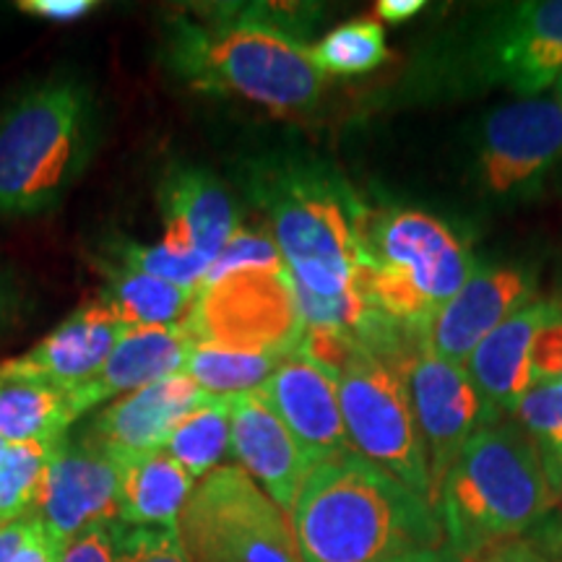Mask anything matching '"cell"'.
Instances as JSON below:
<instances>
[{
  "mask_svg": "<svg viewBox=\"0 0 562 562\" xmlns=\"http://www.w3.org/2000/svg\"><path fill=\"white\" fill-rule=\"evenodd\" d=\"M562 76V0H524L482 9L427 53L419 91L505 87L537 97Z\"/></svg>",
  "mask_w": 562,
  "mask_h": 562,
  "instance_id": "cell-6",
  "label": "cell"
},
{
  "mask_svg": "<svg viewBox=\"0 0 562 562\" xmlns=\"http://www.w3.org/2000/svg\"><path fill=\"white\" fill-rule=\"evenodd\" d=\"M123 467L87 435H66L47 459L37 521L60 550L89 526L115 521Z\"/></svg>",
  "mask_w": 562,
  "mask_h": 562,
  "instance_id": "cell-12",
  "label": "cell"
},
{
  "mask_svg": "<svg viewBox=\"0 0 562 562\" xmlns=\"http://www.w3.org/2000/svg\"><path fill=\"white\" fill-rule=\"evenodd\" d=\"M117 562H191L178 526H121Z\"/></svg>",
  "mask_w": 562,
  "mask_h": 562,
  "instance_id": "cell-32",
  "label": "cell"
},
{
  "mask_svg": "<svg viewBox=\"0 0 562 562\" xmlns=\"http://www.w3.org/2000/svg\"><path fill=\"white\" fill-rule=\"evenodd\" d=\"M531 375L533 383H554L562 378V305L558 302L531 344Z\"/></svg>",
  "mask_w": 562,
  "mask_h": 562,
  "instance_id": "cell-34",
  "label": "cell"
},
{
  "mask_svg": "<svg viewBox=\"0 0 562 562\" xmlns=\"http://www.w3.org/2000/svg\"><path fill=\"white\" fill-rule=\"evenodd\" d=\"M438 562H461V558L451 550V547H442Z\"/></svg>",
  "mask_w": 562,
  "mask_h": 562,
  "instance_id": "cell-42",
  "label": "cell"
},
{
  "mask_svg": "<svg viewBox=\"0 0 562 562\" xmlns=\"http://www.w3.org/2000/svg\"><path fill=\"white\" fill-rule=\"evenodd\" d=\"M560 383H562V378H560Z\"/></svg>",
  "mask_w": 562,
  "mask_h": 562,
  "instance_id": "cell-45",
  "label": "cell"
},
{
  "mask_svg": "<svg viewBox=\"0 0 562 562\" xmlns=\"http://www.w3.org/2000/svg\"><path fill=\"white\" fill-rule=\"evenodd\" d=\"M5 448H9V442H5L3 438H0V459H3V453H5Z\"/></svg>",
  "mask_w": 562,
  "mask_h": 562,
  "instance_id": "cell-44",
  "label": "cell"
},
{
  "mask_svg": "<svg viewBox=\"0 0 562 562\" xmlns=\"http://www.w3.org/2000/svg\"><path fill=\"white\" fill-rule=\"evenodd\" d=\"M195 480L167 451L123 463L117 521L125 526H178Z\"/></svg>",
  "mask_w": 562,
  "mask_h": 562,
  "instance_id": "cell-23",
  "label": "cell"
},
{
  "mask_svg": "<svg viewBox=\"0 0 562 562\" xmlns=\"http://www.w3.org/2000/svg\"><path fill=\"white\" fill-rule=\"evenodd\" d=\"M53 446L9 442L0 459V529L34 516Z\"/></svg>",
  "mask_w": 562,
  "mask_h": 562,
  "instance_id": "cell-28",
  "label": "cell"
},
{
  "mask_svg": "<svg viewBox=\"0 0 562 562\" xmlns=\"http://www.w3.org/2000/svg\"><path fill=\"white\" fill-rule=\"evenodd\" d=\"M524 432L542 451L552 480L560 484L554 467H562V383H533L516 406Z\"/></svg>",
  "mask_w": 562,
  "mask_h": 562,
  "instance_id": "cell-30",
  "label": "cell"
},
{
  "mask_svg": "<svg viewBox=\"0 0 562 562\" xmlns=\"http://www.w3.org/2000/svg\"><path fill=\"white\" fill-rule=\"evenodd\" d=\"M161 245L180 258L211 263L240 224V206L227 186L203 167L178 165L159 182Z\"/></svg>",
  "mask_w": 562,
  "mask_h": 562,
  "instance_id": "cell-16",
  "label": "cell"
},
{
  "mask_svg": "<svg viewBox=\"0 0 562 562\" xmlns=\"http://www.w3.org/2000/svg\"><path fill=\"white\" fill-rule=\"evenodd\" d=\"M290 355L279 351H237L211 344H193L186 362V375L214 396L258 391L273 375V370Z\"/></svg>",
  "mask_w": 562,
  "mask_h": 562,
  "instance_id": "cell-25",
  "label": "cell"
},
{
  "mask_svg": "<svg viewBox=\"0 0 562 562\" xmlns=\"http://www.w3.org/2000/svg\"><path fill=\"white\" fill-rule=\"evenodd\" d=\"M191 349L193 339L182 328V323L180 326L131 328L112 349L102 370L79 389L66 393L70 412L79 419L94 406L178 375L186 370Z\"/></svg>",
  "mask_w": 562,
  "mask_h": 562,
  "instance_id": "cell-20",
  "label": "cell"
},
{
  "mask_svg": "<svg viewBox=\"0 0 562 562\" xmlns=\"http://www.w3.org/2000/svg\"><path fill=\"white\" fill-rule=\"evenodd\" d=\"M414 417L430 461V480L438 505L440 484L459 459L461 448L476 430L495 422L482 393L476 391L467 368L446 362L425 347L404 370Z\"/></svg>",
  "mask_w": 562,
  "mask_h": 562,
  "instance_id": "cell-13",
  "label": "cell"
},
{
  "mask_svg": "<svg viewBox=\"0 0 562 562\" xmlns=\"http://www.w3.org/2000/svg\"><path fill=\"white\" fill-rule=\"evenodd\" d=\"M175 13L161 32L159 58L175 79L203 94L240 97L297 115L323 97L307 34L318 5L307 3H209Z\"/></svg>",
  "mask_w": 562,
  "mask_h": 562,
  "instance_id": "cell-1",
  "label": "cell"
},
{
  "mask_svg": "<svg viewBox=\"0 0 562 562\" xmlns=\"http://www.w3.org/2000/svg\"><path fill=\"white\" fill-rule=\"evenodd\" d=\"M554 503L558 482L537 442L497 422L467 440L438 492L442 531L461 560L518 539Z\"/></svg>",
  "mask_w": 562,
  "mask_h": 562,
  "instance_id": "cell-5",
  "label": "cell"
},
{
  "mask_svg": "<svg viewBox=\"0 0 562 562\" xmlns=\"http://www.w3.org/2000/svg\"><path fill=\"white\" fill-rule=\"evenodd\" d=\"M229 442L245 472L290 516L294 497L313 467L258 391L232 396Z\"/></svg>",
  "mask_w": 562,
  "mask_h": 562,
  "instance_id": "cell-19",
  "label": "cell"
},
{
  "mask_svg": "<svg viewBox=\"0 0 562 562\" xmlns=\"http://www.w3.org/2000/svg\"><path fill=\"white\" fill-rule=\"evenodd\" d=\"M211 398L214 393H206L191 375L178 372L110 402L91 417L83 435L123 467L165 451L175 427Z\"/></svg>",
  "mask_w": 562,
  "mask_h": 562,
  "instance_id": "cell-14",
  "label": "cell"
},
{
  "mask_svg": "<svg viewBox=\"0 0 562 562\" xmlns=\"http://www.w3.org/2000/svg\"><path fill=\"white\" fill-rule=\"evenodd\" d=\"M531 302V281L518 269H476V273L427 326V347L446 362L467 368L474 349Z\"/></svg>",
  "mask_w": 562,
  "mask_h": 562,
  "instance_id": "cell-18",
  "label": "cell"
},
{
  "mask_svg": "<svg viewBox=\"0 0 562 562\" xmlns=\"http://www.w3.org/2000/svg\"><path fill=\"white\" fill-rule=\"evenodd\" d=\"M554 100H558L560 108H562V76H560V81L554 83Z\"/></svg>",
  "mask_w": 562,
  "mask_h": 562,
  "instance_id": "cell-43",
  "label": "cell"
},
{
  "mask_svg": "<svg viewBox=\"0 0 562 562\" xmlns=\"http://www.w3.org/2000/svg\"><path fill=\"white\" fill-rule=\"evenodd\" d=\"M100 250L102 256L128 266L133 271L149 273V277L165 279L178 286H191V290H199L209 271L206 263L193 261V258L172 256L161 243L140 245L136 240H131V237H110V240L102 243Z\"/></svg>",
  "mask_w": 562,
  "mask_h": 562,
  "instance_id": "cell-29",
  "label": "cell"
},
{
  "mask_svg": "<svg viewBox=\"0 0 562 562\" xmlns=\"http://www.w3.org/2000/svg\"><path fill=\"white\" fill-rule=\"evenodd\" d=\"M290 521L300 562H381L442 547L438 508L360 453L315 463Z\"/></svg>",
  "mask_w": 562,
  "mask_h": 562,
  "instance_id": "cell-2",
  "label": "cell"
},
{
  "mask_svg": "<svg viewBox=\"0 0 562 562\" xmlns=\"http://www.w3.org/2000/svg\"><path fill=\"white\" fill-rule=\"evenodd\" d=\"M554 302H529L492 331L467 360V372L492 412H516L533 385L531 344Z\"/></svg>",
  "mask_w": 562,
  "mask_h": 562,
  "instance_id": "cell-21",
  "label": "cell"
},
{
  "mask_svg": "<svg viewBox=\"0 0 562 562\" xmlns=\"http://www.w3.org/2000/svg\"><path fill=\"white\" fill-rule=\"evenodd\" d=\"M178 529L191 562H300L290 516L240 467L203 476Z\"/></svg>",
  "mask_w": 562,
  "mask_h": 562,
  "instance_id": "cell-9",
  "label": "cell"
},
{
  "mask_svg": "<svg viewBox=\"0 0 562 562\" xmlns=\"http://www.w3.org/2000/svg\"><path fill=\"white\" fill-rule=\"evenodd\" d=\"M91 263L104 279L100 300L128 328L180 326L199 294L191 286H178L149 273L133 271L102 252Z\"/></svg>",
  "mask_w": 562,
  "mask_h": 562,
  "instance_id": "cell-22",
  "label": "cell"
},
{
  "mask_svg": "<svg viewBox=\"0 0 562 562\" xmlns=\"http://www.w3.org/2000/svg\"><path fill=\"white\" fill-rule=\"evenodd\" d=\"M328 378L339 393L351 448L435 505L430 461L414 417L404 372L375 360L355 339L347 360L328 372Z\"/></svg>",
  "mask_w": 562,
  "mask_h": 562,
  "instance_id": "cell-8",
  "label": "cell"
},
{
  "mask_svg": "<svg viewBox=\"0 0 562 562\" xmlns=\"http://www.w3.org/2000/svg\"><path fill=\"white\" fill-rule=\"evenodd\" d=\"M440 550H442V547H440ZM440 550L398 554V558H389V560H381V562H438L440 560Z\"/></svg>",
  "mask_w": 562,
  "mask_h": 562,
  "instance_id": "cell-41",
  "label": "cell"
},
{
  "mask_svg": "<svg viewBox=\"0 0 562 562\" xmlns=\"http://www.w3.org/2000/svg\"><path fill=\"white\" fill-rule=\"evenodd\" d=\"M131 328L104 302L89 300L24 355L0 362V378L70 393L94 378Z\"/></svg>",
  "mask_w": 562,
  "mask_h": 562,
  "instance_id": "cell-15",
  "label": "cell"
},
{
  "mask_svg": "<svg viewBox=\"0 0 562 562\" xmlns=\"http://www.w3.org/2000/svg\"><path fill=\"white\" fill-rule=\"evenodd\" d=\"M311 58L323 76L370 74L389 58L383 24L372 16L347 21L315 42Z\"/></svg>",
  "mask_w": 562,
  "mask_h": 562,
  "instance_id": "cell-27",
  "label": "cell"
},
{
  "mask_svg": "<svg viewBox=\"0 0 562 562\" xmlns=\"http://www.w3.org/2000/svg\"><path fill=\"white\" fill-rule=\"evenodd\" d=\"M461 562H550V560L544 558V552L539 550L537 544L513 539V542L495 544L490 547V550H484L480 554H474V558L461 560Z\"/></svg>",
  "mask_w": 562,
  "mask_h": 562,
  "instance_id": "cell-38",
  "label": "cell"
},
{
  "mask_svg": "<svg viewBox=\"0 0 562 562\" xmlns=\"http://www.w3.org/2000/svg\"><path fill=\"white\" fill-rule=\"evenodd\" d=\"M427 9L425 0H378L375 13L391 24H402Z\"/></svg>",
  "mask_w": 562,
  "mask_h": 562,
  "instance_id": "cell-39",
  "label": "cell"
},
{
  "mask_svg": "<svg viewBox=\"0 0 562 562\" xmlns=\"http://www.w3.org/2000/svg\"><path fill=\"white\" fill-rule=\"evenodd\" d=\"M16 9L26 16L70 24V21L87 19L89 13L100 9V3L97 0H19Z\"/></svg>",
  "mask_w": 562,
  "mask_h": 562,
  "instance_id": "cell-36",
  "label": "cell"
},
{
  "mask_svg": "<svg viewBox=\"0 0 562 562\" xmlns=\"http://www.w3.org/2000/svg\"><path fill=\"white\" fill-rule=\"evenodd\" d=\"M121 521L89 526L74 537L60 554V562H117L121 554Z\"/></svg>",
  "mask_w": 562,
  "mask_h": 562,
  "instance_id": "cell-33",
  "label": "cell"
},
{
  "mask_svg": "<svg viewBox=\"0 0 562 562\" xmlns=\"http://www.w3.org/2000/svg\"><path fill=\"white\" fill-rule=\"evenodd\" d=\"M30 305L32 302L26 297L19 273L9 263L0 261V336L21 326V321L30 313Z\"/></svg>",
  "mask_w": 562,
  "mask_h": 562,
  "instance_id": "cell-35",
  "label": "cell"
},
{
  "mask_svg": "<svg viewBox=\"0 0 562 562\" xmlns=\"http://www.w3.org/2000/svg\"><path fill=\"white\" fill-rule=\"evenodd\" d=\"M74 422L66 393L40 383L0 378V438L5 442L55 446L70 432Z\"/></svg>",
  "mask_w": 562,
  "mask_h": 562,
  "instance_id": "cell-24",
  "label": "cell"
},
{
  "mask_svg": "<svg viewBox=\"0 0 562 562\" xmlns=\"http://www.w3.org/2000/svg\"><path fill=\"white\" fill-rule=\"evenodd\" d=\"M26 531V518L24 521H16L11 526H3L0 529V562H11L13 554H16L21 539H24Z\"/></svg>",
  "mask_w": 562,
  "mask_h": 562,
  "instance_id": "cell-40",
  "label": "cell"
},
{
  "mask_svg": "<svg viewBox=\"0 0 562 562\" xmlns=\"http://www.w3.org/2000/svg\"><path fill=\"white\" fill-rule=\"evenodd\" d=\"M562 157V108L554 97H526L484 117L476 180L497 201H521Z\"/></svg>",
  "mask_w": 562,
  "mask_h": 562,
  "instance_id": "cell-11",
  "label": "cell"
},
{
  "mask_svg": "<svg viewBox=\"0 0 562 562\" xmlns=\"http://www.w3.org/2000/svg\"><path fill=\"white\" fill-rule=\"evenodd\" d=\"M258 393L284 422L311 467L357 453L344 427L336 383L300 349L273 370Z\"/></svg>",
  "mask_w": 562,
  "mask_h": 562,
  "instance_id": "cell-17",
  "label": "cell"
},
{
  "mask_svg": "<svg viewBox=\"0 0 562 562\" xmlns=\"http://www.w3.org/2000/svg\"><path fill=\"white\" fill-rule=\"evenodd\" d=\"M232 396H214L199 412L188 414L175 427L165 451L193 476L195 482L220 469L222 456L229 448Z\"/></svg>",
  "mask_w": 562,
  "mask_h": 562,
  "instance_id": "cell-26",
  "label": "cell"
},
{
  "mask_svg": "<svg viewBox=\"0 0 562 562\" xmlns=\"http://www.w3.org/2000/svg\"><path fill=\"white\" fill-rule=\"evenodd\" d=\"M243 182L269 216V235L294 284L321 297L357 284L362 206L339 175L307 157H266L250 161Z\"/></svg>",
  "mask_w": 562,
  "mask_h": 562,
  "instance_id": "cell-4",
  "label": "cell"
},
{
  "mask_svg": "<svg viewBox=\"0 0 562 562\" xmlns=\"http://www.w3.org/2000/svg\"><path fill=\"white\" fill-rule=\"evenodd\" d=\"M281 252L273 243V237L266 229H248L240 227L235 235L229 237V243L224 245L216 261L211 263L201 286L214 284L229 273L248 271V269H281Z\"/></svg>",
  "mask_w": 562,
  "mask_h": 562,
  "instance_id": "cell-31",
  "label": "cell"
},
{
  "mask_svg": "<svg viewBox=\"0 0 562 562\" xmlns=\"http://www.w3.org/2000/svg\"><path fill=\"white\" fill-rule=\"evenodd\" d=\"M102 138V110L87 76L58 68L0 102V216L60 206Z\"/></svg>",
  "mask_w": 562,
  "mask_h": 562,
  "instance_id": "cell-3",
  "label": "cell"
},
{
  "mask_svg": "<svg viewBox=\"0 0 562 562\" xmlns=\"http://www.w3.org/2000/svg\"><path fill=\"white\" fill-rule=\"evenodd\" d=\"M357 284L378 311L427 328L476 273L469 245L438 216L417 209H362Z\"/></svg>",
  "mask_w": 562,
  "mask_h": 562,
  "instance_id": "cell-7",
  "label": "cell"
},
{
  "mask_svg": "<svg viewBox=\"0 0 562 562\" xmlns=\"http://www.w3.org/2000/svg\"><path fill=\"white\" fill-rule=\"evenodd\" d=\"M182 328L193 344L279 355H294L305 336L286 266L237 271L199 286Z\"/></svg>",
  "mask_w": 562,
  "mask_h": 562,
  "instance_id": "cell-10",
  "label": "cell"
},
{
  "mask_svg": "<svg viewBox=\"0 0 562 562\" xmlns=\"http://www.w3.org/2000/svg\"><path fill=\"white\" fill-rule=\"evenodd\" d=\"M63 550L47 537L37 516L26 518V531L11 562H60Z\"/></svg>",
  "mask_w": 562,
  "mask_h": 562,
  "instance_id": "cell-37",
  "label": "cell"
}]
</instances>
